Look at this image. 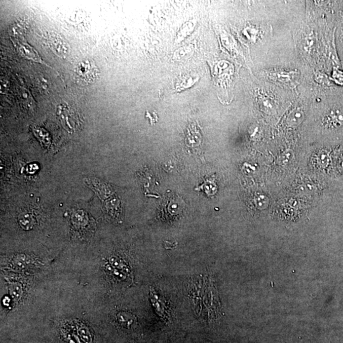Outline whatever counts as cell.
Wrapping results in <instances>:
<instances>
[{"label":"cell","instance_id":"cell-1","mask_svg":"<svg viewBox=\"0 0 343 343\" xmlns=\"http://www.w3.org/2000/svg\"><path fill=\"white\" fill-rule=\"evenodd\" d=\"M58 111L64 125L69 129H76L80 124L79 115L73 108L67 105H62Z\"/></svg>","mask_w":343,"mask_h":343},{"label":"cell","instance_id":"cell-2","mask_svg":"<svg viewBox=\"0 0 343 343\" xmlns=\"http://www.w3.org/2000/svg\"><path fill=\"white\" fill-rule=\"evenodd\" d=\"M150 298L157 314L162 319L166 321L169 320V314L164 298L160 297L153 288H150Z\"/></svg>","mask_w":343,"mask_h":343},{"label":"cell","instance_id":"cell-3","mask_svg":"<svg viewBox=\"0 0 343 343\" xmlns=\"http://www.w3.org/2000/svg\"><path fill=\"white\" fill-rule=\"evenodd\" d=\"M16 44L17 49L22 56L27 59H31L32 61L44 63V62L42 61L41 57L37 54L36 51L28 44L19 42H17Z\"/></svg>","mask_w":343,"mask_h":343},{"label":"cell","instance_id":"cell-4","mask_svg":"<svg viewBox=\"0 0 343 343\" xmlns=\"http://www.w3.org/2000/svg\"><path fill=\"white\" fill-rule=\"evenodd\" d=\"M94 66L89 61H85L79 65L78 72L83 79L90 80L94 77Z\"/></svg>","mask_w":343,"mask_h":343},{"label":"cell","instance_id":"cell-5","mask_svg":"<svg viewBox=\"0 0 343 343\" xmlns=\"http://www.w3.org/2000/svg\"><path fill=\"white\" fill-rule=\"evenodd\" d=\"M18 220L19 224L22 228L26 230H31L35 224L34 217L29 213H22L19 216Z\"/></svg>","mask_w":343,"mask_h":343},{"label":"cell","instance_id":"cell-6","mask_svg":"<svg viewBox=\"0 0 343 343\" xmlns=\"http://www.w3.org/2000/svg\"><path fill=\"white\" fill-rule=\"evenodd\" d=\"M328 118H331V120H328V121H331L334 124H341L343 123V112L339 111H332Z\"/></svg>","mask_w":343,"mask_h":343}]
</instances>
